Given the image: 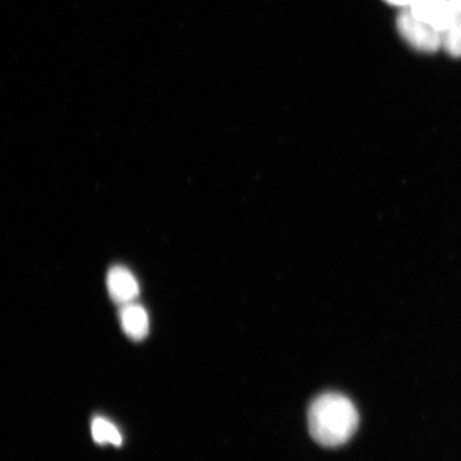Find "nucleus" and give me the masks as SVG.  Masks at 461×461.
<instances>
[{
    "label": "nucleus",
    "instance_id": "nucleus-1",
    "mask_svg": "<svg viewBox=\"0 0 461 461\" xmlns=\"http://www.w3.org/2000/svg\"><path fill=\"white\" fill-rule=\"evenodd\" d=\"M311 436L325 447H338L348 442L359 424L353 402L343 394L324 393L311 403L308 412Z\"/></svg>",
    "mask_w": 461,
    "mask_h": 461
},
{
    "label": "nucleus",
    "instance_id": "nucleus-2",
    "mask_svg": "<svg viewBox=\"0 0 461 461\" xmlns=\"http://www.w3.org/2000/svg\"><path fill=\"white\" fill-rule=\"evenodd\" d=\"M396 27L402 38L414 50L436 53L442 46V33L413 15L409 8H403L397 15Z\"/></svg>",
    "mask_w": 461,
    "mask_h": 461
},
{
    "label": "nucleus",
    "instance_id": "nucleus-3",
    "mask_svg": "<svg viewBox=\"0 0 461 461\" xmlns=\"http://www.w3.org/2000/svg\"><path fill=\"white\" fill-rule=\"evenodd\" d=\"M107 288L113 301L124 305L135 302L140 296V285L128 268L114 267L107 275Z\"/></svg>",
    "mask_w": 461,
    "mask_h": 461
},
{
    "label": "nucleus",
    "instance_id": "nucleus-4",
    "mask_svg": "<svg viewBox=\"0 0 461 461\" xmlns=\"http://www.w3.org/2000/svg\"><path fill=\"white\" fill-rule=\"evenodd\" d=\"M120 321L126 336L134 341H142L148 337L149 315L140 304L131 303L122 305L120 311Z\"/></svg>",
    "mask_w": 461,
    "mask_h": 461
},
{
    "label": "nucleus",
    "instance_id": "nucleus-5",
    "mask_svg": "<svg viewBox=\"0 0 461 461\" xmlns=\"http://www.w3.org/2000/svg\"><path fill=\"white\" fill-rule=\"evenodd\" d=\"M408 8L413 15L434 26L441 33L445 31L448 16V0H414Z\"/></svg>",
    "mask_w": 461,
    "mask_h": 461
},
{
    "label": "nucleus",
    "instance_id": "nucleus-6",
    "mask_svg": "<svg viewBox=\"0 0 461 461\" xmlns=\"http://www.w3.org/2000/svg\"><path fill=\"white\" fill-rule=\"evenodd\" d=\"M442 46L449 56L461 57V0H448V16L442 32Z\"/></svg>",
    "mask_w": 461,
    "mask_h": 461
},
{
    "label": "nucleus",
    "instance_id": "nucleus-7",
    "mask_svg": "<svg viewBox=\"0 0 461 461\" xmlns=\"http://www.w3.org/2000/svg\"><path fill=\"white\" fill-rule=\"evenodd\" d=\"M92 437L99 445H113L120 447L122 445V436L120 431L106 419L95 418L91 426Z\"/></svg>",
    "mask_w": 461,
    "mask_h": 461
},
{
    "label": "nucleus",
    "instance_id": "nucleus-8",
    "mask_svg": "<svg viewBox=\"0 0 461 461\" xmlns=\"http://www.w3.org/2000/svg\"><path fill=\"white\" fill-rule=\"evenodd\" d=\"M384 2L392 5H396V7L408 8L411 7V5L414 0H384Z\"/></svg>",
    "mask_w": 461,
    "mask_h": 461
}]
</instances>
